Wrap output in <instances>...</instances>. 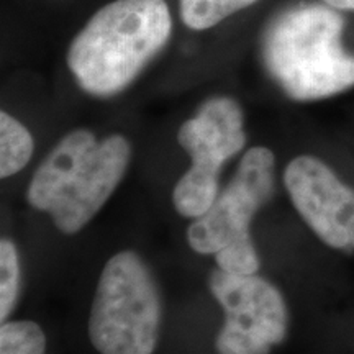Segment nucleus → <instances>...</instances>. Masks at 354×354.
Listing matches in <instances>:
<instances>
[{"label":"nucleus","mask_w":354,"mask_h":354,"mask_svg":"<svg viewBox=\"0 0 354 354\" xmlns=\"http://www.w3.org/2000/svg\"><path fill=\"white\" fill-rule=\"evenodd\" d=\"M292 205L308 228L333 250L354 251V189L325 161L294 158L284 171Z\"/></svg>","instance_id":"6e6552de"},{"label":"nucleus","mask_w":354,"mask_h":354,"mask_svg":"<svg viewBox=\"0 0 354 354\" xmlns=\"http://www.w3.org/2000/svg\"><path fill=\"white\" fill-rule=\"evenodd\" d=\"M212 295L225 312L216 335L218 354H269L286 339L289 312L281 290L258 274H210Z\"/></svg>","instance_id":"0eeeda50"},{"label":"nucleus","mask_w":354,"mask_h":354,"mask_svg":"<svg viewBox=\"0 0 354 354\" xmlns=\"http://www.w3.org/2000/svg\"><path fill=\"white\" fill-rule=\"evenodd\" d=\"M177 141L190 156V167L177 180L172 203L177 214L196 220L218 197L221 167L246 145L241 105L227 95L210 97L180 125Z\"/></svg>","instance_id":"423d86ee"},{"label":"nucleus","mask_w":354,"mask_h":354,"mask_svg":"<svg viewBox=\"0 0 354 354\" xmlns=\"http://www.w3.org/2000/svg\"><path fill=\"white\" fill-rule=\"evenodd\" d=\"M35 149L33 136L24 123L0 112V177L7 179L24 169L32 159Z\"/></svg>","instance_id":"1a4fd4ad"},{"label":"nucleus","mask_w":354,"mask_h":354,"mask_svg":"<svg viewBox=\"0 0 354 354\" xmlns=\"http://www.w3.org/2000/svg\"><path fill=\"white\" fill-rule=\"evenodd\" d=\"M20 292V261L17 246L3 238L0 241V320L7 318L15 308Z\"/></svg>","instance_id":"f8f14e48"},{"label":"nucleus","mask_w":354,"mask_h":354,"mask_svg":"<svg viewBox=\"0 0 354 354\" xmlns=\"http://www.w3.org/2000/svg\"><path fill=\"white\" fill-rule=\"evenodd\" d=\"M0 354H46V336L41 326L30 320L3 322Z\"/></svg>","instance_id":"9b49d317"},{"label":"nucleus","mask_w":354,"mask_h":354,"mask_svg":"<svg viewBox=\"0 0 354 354\" xmlns=\"http://www.w3.org/2000/svg\"><path fill=\"white\" fill-rule=\"evenodd\" d=\"M131 145L125 136L104 140L86 128L69 131L38 166L28 203L51 215L64 234H76L99 214L125 177Z\"/></svg>","instance_id":"7ed1b4c3"},{"label":"nucleus","mask_w":354,"mask_h":354,"mask_svg":"<svg viewBox=\"0 0 354 354\" xmlns=\"http://www.w3.org/2000/svg\"><path fill=\"white\" fill-rule=\"evenodd\" d=\"M323 3L336 8V10H351L354 12V0H323Z\"/></svg>","instance_id":"ddd939ff"},{"label":"nucleus","mask_w":354,"mask_h":354,"mask_svg":"<svg viewBox=\"0 0 354 354\" xmlns=\"http://www.w3.org/2000/svg\"><path fill=\"white\" fill-rule=\"evenodd\" d=\"M344 19L326 3H297L274 15L261 59L287 97L313 102L354 87V56L343 48Z\"/></svg>","instance_id":"f03ea898"},{"label":"nucleus","mask_w":354,"mask_h":354,"mask_svg":"<svg viewBox=\"0 0 354 354\" xmlns=\"http://www.w3.org/2000/svg\"><path fill=\"white\" fill-rule=\"evenodd\" d=\"M161 295L151 271L133 251L107 261L97 284L88 338L100 354H153L161 330Z\"/></svg>","instance_id":"39448f33"},{"label":"nucleus","mask_w":354,"mask_h":354,"mask_svg":"<svg viewBox=\"0 0 354 354\" xmlns=\"http://www.w3.org/2000/svg\"><path fill=\"white\" fill-rule=\"evenodd\" d=\"M276 158L266 146L243 154L230 184L212 207L187 228L189 246L215 258L216 268L233 274H256L259 256L251 238V221L274 196Z\"/></svg>","instance_id":"20e7f679"},{"label":"nucleus","mask_w":354,"mask_h":354,"mask_svg":"<svg viewBox=\"0 0 354 354\" xmlns=\"http://www.w3.org/2000/svg\"><path fill=\"white\" fill-rule=\"evenodd\" d=\"M172 28L166 0H113L100 7L73 38L68 68L86 94L113 97L165 50Z\"/></svg>","instance_id":"f257e3e1"},{"label":"nucleus","mask_w":354,"mask_h":354,"mask_svg":"<svg viewBox=\"0 0 354 354\" xmlns=\"http://www.w3.org/2000/svg\"><path fill=\"white\" fill-rule=\"evenodd\" d=\"M259 0H179V17L194 32H205Z\"/></svg>","instance_id":"9d476101"}]
</instances>
